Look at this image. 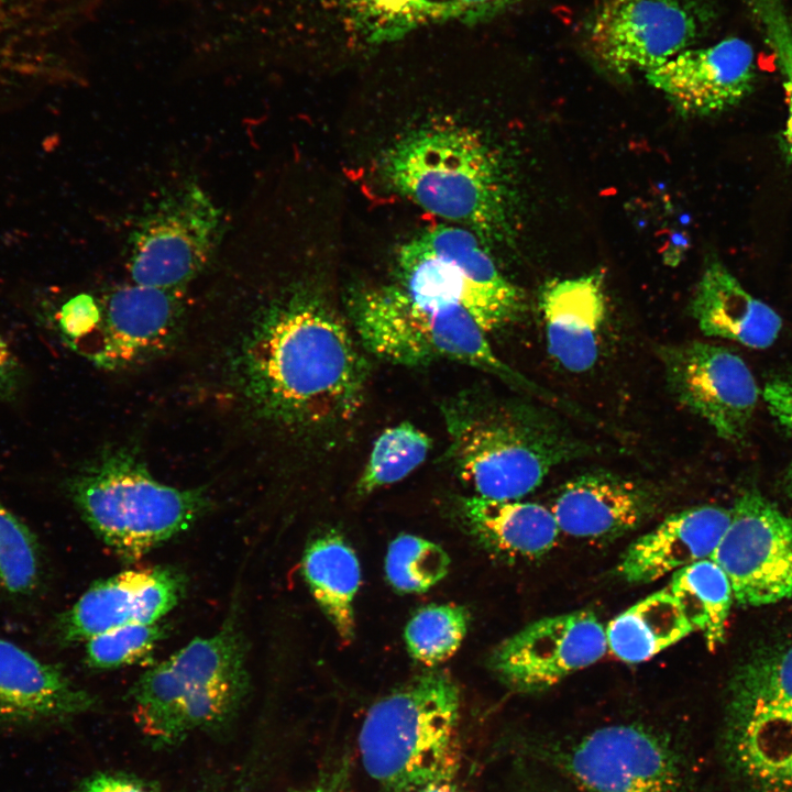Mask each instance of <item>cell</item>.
<instances>
[{
    "mask_svg": "<svg viewBox=\"0 0 792 792\" xmlns=\"http://www.w3.org/2000/svg\"><path fill=\"white\" fill-rule=\"evenodd\" d=\"M449 565L448 553L438 544L417 536L402 535L388 547L385 571L397 591L421 593L442 580Z\"/></svg>",
    "mask_w": 792,
    "mask_h": 792,
    "instance_id": "32",
    "label": "cell"
},
{
    "mask_svg": "<svg viewBox=\"0 0 792 792\" xmlns=\"http://www.w3.org/2000/svg\"><path fill=\"white\" fill-rule=\"evenodd\" d=\"M657 503L650 487L608 471H594L565 482L550 510L565 535L609 540L642 525Z\"/></svg>",
    "mask_w": 792,
    "mask_h": 792,
    "instance_id": "19",
    "label": "cell"
},
{
    "mask_svg": "<svg viewBox=\"0 0 792 792\" xmlns=\"http://www.w3.org/2000/svg\"><path fill=\"white\" fill-rule=\"evenodd\" d=\"M164 634L158 622L112 628L86 641L85 661L96 670L141 662L150 658Z\"/></svg>",
    "mask_w": 792,
    "mask_h": 792,
    "instance_id": "33",
    "label": "cell"
},
{
    "mask_svg": "<svg viewBox=\"0 0 792 792\" xmlns=\"http://www.w3.org/2000/svg\"><path fill=\"white\" fill-rule=\"evenodd\" d=\"M762 396L772 417L792 437V377L768 382ZM785 484L792 495V461L787 471Z\"/></svg>",
    "mask_w": 792,
    "mask_h": 792,
    "instance_id": "36",
    "label": "cell"
},
{
    "mask_svg": "<svg viewBox=\"0 0 792 792\" xmlns=\"http://www.w3.org/2000/svg\"><path fill=\"white\" fill-rule=\"evenodd\" d=\"M459 718L449 674L411 680L369 710L358 739L365 772L386 792H415L459 757Z\"/></svg>",
    "mask_w": 792,
    "mask_h": 792,
    "instance_id": "7",
    "label": "cell"
},
{
    "mask_svg": "<svg viewBox=\"0 0 792 792\" xmlns=\"http://www.w3.org/2000/svg\"><path fill=\"white\" fill-rule=\"evenodd\" d=\"M457 773L458 757L448 762L436 777L422 784L415 792H459Z\"/></svg>",
    "mask_w": 792,
    "mask_h": 792,
    "instance_id": "39",
    "label": "cell"
},
{
    "mask_svg": "<svg viewBox=\"0 0 792 792\" xmlns=\"http://www.w3.org/2000/svg\"><path fill=\"white\" fill-rule=\"evenodd\" d=\"M431 446V438L408 421L385 429L375 440L356 483L358 494H371L399 482L425 462Z\"/></svg>",
    "mask_w": 792,
    "mask_h": 792,
    "instance_id": "29",
    "label": "cell"
},
{
    "mask_svg": "<svg viewBox=\"0 0 792 792\" xmlns=\"http://www.w3.org/2000/svg\"><path fill=\"white\" fill-rule=\"evenodd\" d=\"M75 792H148V790L125 777L96 774L85 780Z\"/></svg>",
    "mask_w": 792,
    "mask_h": 792,
    "instance_id": "38",
    "label": "cell"
},
{
    "mask_svg": "<svg viewBox=\"0 0 792 792\" xmlns=\"http://www.w3.org/2000/svg\"><path fill=\"white\" fill-rule=\"evenodd\" d=\"M66 491L94 534L128 562L187 530L209 507L201 488L166 485L121 449L80 468L68 479Z\"/></svg>",
    "mask_w": 792,
    "mask_h": 792,
    "instance_id": "6",
    "label": "cell"
},
{
    "mask_svg": "<svg viewBox=\"0 0 792 792\" xmlns=\"http://www.w3.org/2000/svg\"><path fill=\"white\" fill-rule=\"evenodd\" d=\"M381 167L387 185L429 213L483 242L510 238V182L498 154L475 130L453 123L420 128L394 143Z\"/></svg>",
    "mask_w": 792,
    "mask_h": 792,
    "instance_id": "2",
    "label": "cell"
},
{
    "mask_svg": "<svg viewBox=\"0 0 792 792\" xmlns=\"http://www.w3.org/2000/svg\"><path fill=\"white\" fill-rule=\"evenodd\" d=\"M180 289L131 284L112 292L101 305L102 342L90 354L108 369L128 366L163 351L176 334Z\"/></svg>",
    "mask_w": 792,
    "mask_h": 792,
    "instance_id": "18",
    "label": "cell"
},
{
    "mask_svg": "<svg viewBox=\"0 0 792 792\" xmlns=\"http://www.w3.org/2000/svg\"><path fill=\"white\" fill-rule=\"evenodd\" d=\"M302 571L310 591L340 638L354 635L353 600L361 582L354 551L337 534L314 540L305 551Z\"/></svg>",
    "mask_w": 792,
    "mask_h": 792,
    "instance_id": "26",
    "label": "cell"
},
{
    "mask_svg": "<svg viewBox=\"0 0 792 792\" xmlns=\"http://www.w3.org/2000/svg\"><path fill=\"white\" fill-rule=\"evenodd\" d=\"M353 330L308 295L273 304L255 321L240 355L246 396L280 427L320 430L361 409L369 365Z\"/></svg>",
    "mask_w": 792,
    "mask_h": 792,
    "instance_id": "1",
    "label": "cell"
},
{
    "mask_svg": "<svg viewBox=\"0 0 792 792\" xmlns=\"http://www.w3.org/2000/svg\"><path fill=\"white\" fill-rule=\"evenodd\" d=\"M647 81L686 117L728 110L752 90L756 62L752 46L727 37L703 47H689L645 74Z\"/></svg>",
    "mask_w": 792,
    "mask_h": 792,
    "instance_id": "17",
    "label": "cell"
},
{
    "mask_svg": "<svg viewBox=\"0 0 792 792\" xmlns=\"http://www.w3.org/2000/svg\"><path fill=\"white\" fill-rule=\"evenodd\" d=\"M547 349L564 370L584 373L597 362L606 318L601 273L553 279L539 295Z\"/></svg>",
    "mask_w": 792,
    "mask_h": 792,
    "instance_id": "21",
    "label": "cell"
},
{
    "mask_svg": "<svg viewBox=\"0 0 792 792\" xmlns=\"http://www.w3.org/2000/svg\"><path fill=\"white\" fill-rule=\"evenodd\" d=\"M770 47L782 79L787 103L783 148L792 161V19L783 0H746Z\"/></svg>",
    "mask_w": 792,
    "mask_h": 792,
    "instance_id": "34",
    "label": "cell"
},
{
    "mask_svg": "<svg viewBox=\"0 0 792 792\" xmlns=\"http://www.w3.org/2000/svg\"><path fill=\"white\" fill-rule=\"evenodd\" d=\"M250 688L246 641L234 612L211 636L193 639L144 671L131 688L133 719L157 745L229 722Z\"/></svg>",
    "mask_w": 792,
    "mask_h": 792,
    "instance_id": "4",
    "label": "cell"
},
{
    "mask_svg": "<svg viewBox=\"0 0 792 792\" xmlns=\"http://www.w3.org/2000/svg\"><path fill=\"white\" fill-rule=\"evenodd\" d=\"M469 625L468 610L458 605H429L408 622L405 640L408 652L426 666L450 658L460 647Z\"/></svg>",
    "mask_w": 792,
    "mask_h": 792,
    "instance_id": "31",
    "label": "cell"
},
{
    "mask_svg": "<svg viewBox=\"0 0 792 792\" xmlns=\"http://www.w3.org/2000/svg\"><path fill=\"white\" fill-rule=\"evenodd\" d=\"M701 0H605L585 28L592 57L617 75L645 74L692 47L712 21Z\"/></svg>",
    "mask_w": 792,
    "mask_h": 792,
    "instance_id": "12",
    "label": "cell"
},
{
    "mask_svg": "<svg viewBox=\"0 0 792 792\" xmlns=\"http://www.w3.org/2000/svg\"><path fill=\"white\" fill-rule=\"evenodd\" d=\"M695 631L702 632L707 648H718L726 636L734 601L726 573L712 559H703L675 571L668 587Z\"/></svg>",
    "mask_w": 792,
    "mask_h": 792,
    "instance_id": "27",
    "label": "cell"
},
{
    "mask_svg": "<svg viewBox=\"0 0 792 792\" xmlns=\"http://www.w3.org/2000/svg\"><path fill=\"white\" fill-rule=\"evenodd\" d=\"M658 353L672 396L722 439H741L759 398L744 360L725 346L703 341L661 345Z\"/></svg>",
    "mask_w": 792,
    "mask_h": 792,
    "instance_id": "15",
    "label": "cell"
},
{
    "mask_svg": "<svg viewBox=\"0 0 792 792\" xmlns=\"http://www.w3.org/2000/svg\"><path fill=\"white\" fill-rule=\"evenodd\" d=\"M447 459L475 495L518 501L593 448L539 407L463 395L442 405Z\"/></svg>",
    "mask_w": 792,
    "mask_h": 792,
    "instance_id": "3",
    "label": "cell"
},
{
    "mask_svg": "<svg viewBox=\"0 0 792 792\" xmlns=\"http://www.w3.org/2000/svg\"><path fill=\"white\" fill-rule=\"evenodd\" d=\"M692 317L707 337L763 350L777 340L781 317L754 297L721 262L703 272L690 304Z\"/></svg>",
    "mask_w": 792,
    "mask_h": 792,
    "instance_id": "23",
    "label": "cell"
},
{
    "mask_svg": "<svg viewBox=\"0 0 792 792\" xmlns=\"http://www.w3.org/2000/svg\"><path fill=\"white\" fill-rule=\"evenodd\" d=\"M222 228V212L198 185L167 193L132 231L131 279L144 286L182 289L210 262Z\"/></svg>",
    "mask_w": 792,
    "mask_h": 792,
    "instance_id": "11",
    "label": "cell"
},
{
    "mask_svg": "<svg viewBox=\"0 0 792 792\" xmlns=\"http://www.w3.org/2000/svg\"><path fill=\"white\" fill-rule=\"evenodd\" d=\"M729 520L730 510L712 505L674 513L629 544L617 573L629 583L645 584L711 558Z\"/></svg>",
    "mask_w": 792,
    "mask_h": 792,
    "instance_id": "22",
    "label": "cell"
},
{
    "mask_svg": "<svg viewBox=\"0 0 792 792\" xmlns=\"http://www.w3.org/2000/svg\"><path fill=\"white\" fill-rule=\"evenodd\" d=\"M23 371L18 356L0 332V402H9L18 395Z\"/></svg>",
    "mask_w": 792,
    "mask_h": 792,
    "instance_id": "37",
    "label": "cell"
},
{
    "mask_svg": "<svg viewBox=\"0 0 792 792\" xmlns=\"http://www.w3.org/2000/svg\"><path fill=\"white\" fill-rule=\"evenodd\" d=\"M399 286L428 302L468 311L486 332L519 319L522 292L498 270L484 242L455 224H439L405 242L397 253Z\"/></svg>",
    "mask_w": 792,
    "mask_h": 792,
    "instance_id": "9",
    "label": "cell"
},
{
    "mask_svg": "<svg viewBox=\"0 0 792 792\" xmlns=\"http://www.w3.org/2000/svg\"><path fill=\"white\" fill-rule=\"evenodd\" d=\"M710 559L726 573L741 606L792 600V518L756 491L736 499Z\"/></svg>",
    "mask_w": 792,
    "mask_h": 792,
    "instance_id": "13",
    "label": "cell"
},
{
    "mask_svg": "<svg viewBox=\"0 0 792 792\" xmlns=\"http://www.w3.org/2000/svg\"><path fill=\"white\" fill-rule=\"evenodd\" d=\"M296 792H345L334 783H320Z\"/></svg>",
    "mask_w": 792,
    "mask_h": 792,
    "instance_id": "40",
    "label": "cell"
},
{
    "mask_svg": "<svg viewBox=\"0 0 792 792\" xmlns=\"http://www.w3.org/2000/svg\"><path fill=\"white\" fill-rule=\"evenodd\" d=\"M537 756L583 792H695L683 751L641 724L605 725L571 743L537 748Z\"/></svg>",
    "mask_w": 792,
    "mask_h": 792,
    "instance_id": "10",
    "label": "cell"
},
{
    "mask_svg": "<svg viewBox=\"0 0 792 792\" xmlns=\"http://www.w3.org/2000/svg\"><path fill=\"white\" fill-rule=\"evenodd\" d=\"M606 629L588 609L537 619L502 641L488 666L495 678L520 694L544 692L602 659Z\"/></svg>",
    "mask_w": 792,
    "mask_h": 792,
    "instance_id": "14",
    "label": "cell"
},
{
    "mask_svg": "<svg viewBox=\"0 0 792 792\" xmlns=\"http://www.w3.org/2000/svg\"><path fill=\"white\" fill-rule=\"evenodd\" d=\"M370 42L397 38L428 24L450 20L451 0H339Z\"/></svg>",
    "mask_w": 792,
    "mask_h": 792,
    "instance_id": "28",
    "label": "cell"
},
{
    "mask_svg": "<svg viewBox=\"0 0 792 792\" xmlns=\"http://www.w3.org/2000/svg\"><path fill=\"white\" fill-rule=\"evenodd\" d=\"M56 322L64 339L79 343L101 323V305L89 294H78L62 305Z\"/></svg>",
    "mask_w": 792,
    "mask_h": 792,
    "instance_id": "35",
    "label": "cell"
},
{
    "mask_svg": "<svg viewBox=\"0 0 792 792\" xmlns=\"http://www.w3.org/2000/svg\"><path fill=\"white\" fill-rule=\"evenodd\" d=\"M349 315L358 341L377 359L404 366L453 361L494 375L547 403L575 408L501 360L486 332L461 307L424 301L399 285H386L352 295Z\"/></svg>",
    "mask_w": 792,
    "mask_h": 792,
    "instance_id": "5",
    "label": "cell"
},
{
    "mask_svg": "<svg viewBox=\"0 0 792 792\" xmlns=\"http://www.w3.org/2000/svg\"><path fill=\"white\" fill-rule=\"evenodd\" d=\"M95 705L58 667L0 637V728L64 722Z\"/></svg>",
    "mask_w": 792,
    "mask_h": 792,
    "instance_id": "20",
    "label": "cell"
},
{
    "mask_svg": "<svg viewBox=\"0 0 792 792\" xmlns=\"http://www.w3.org/2000/svg\"><path fill=\"white\" fill-rule=\"evenodd\" d=\"M43 576L41 544L34 532L0 501V594H33Z\"/></svg>",
    "mask_w": 792,
    "mask_h": 792,
    "instance_id": "30",
    "label": "cell"
},
{
    "mask_svg": "<svg viewBox=\"0 0 792 792\" xmlns=\"http://www.w3.org/2000/svg\"><path fill=\"white\" fill-rule=\"evenodd\" d=\"M185 590V575L172 566L122 571L95 582L59 615L54 636L61 645H73L120 626L160 622Z\"/></svg>",
    "mask_w": 792,
    "mask_h": 792,
    "instance_id": "16",
    "label": "cell"
},
{
    "mask_svg": "<svg viewBox=\"0 0 792 792\" xmlns=\"http://www.w3.org/2000/svg\"><path fill=\"white\" fill-rule=\"evenodd\" d=\"M605 629L608 649L627 663L647 661L695 631L668 588L638 601Z\"/></svg>",
    "mask_w": 792,
    "mask_h": 792,
    "instance_id": "25",
    "label": "cell"
},
{
    "mask_svg": "<svg viewBox=\"0 0 792 792\" xmlns=\"http://www.w3.org/2000/svg\"><path fill=\"white\" fill-rule=\"evenodd\" d=\"M722 755L745 792H792V644L757 654L732 678Z\"/></svg>",
    "mask_w": 792,
    "mask_h": 792,
    "instance_id": "8",
    "label": "cell"
},
{
    "mask_svg": "<svg viewBox=\"0 0 792 792\" xmlns=\"http://www.w3.org/2000/svg\"><path fill=\"white\" fill-rule=\"evenodd\" d=\"M461 512L487 549L508 558L538 559L554 547L560 532L550 508L537 503L474 495L461 499Z\"/></svg>",
    "mask_w": 792,
    "mask_h": 792,
    "instance_id": "24",
    "label": "cell"
}]
</instances>
